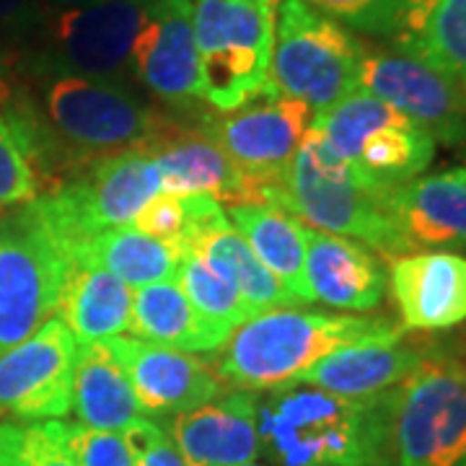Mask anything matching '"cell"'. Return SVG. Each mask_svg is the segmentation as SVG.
<instances>
[{"mask_svg": "<svg viewBox=\"0 0 466 466\" xmlns=\"http://www.w3.org/2000/svg\"><path fill=\"white\" fill-rule=\"evenodd\" d=\"M389 288L401 324L417 332H441L466 321V257L420 251L391 259Z\"/></svg>", "mask_w": 466, "mask_h": 466, "instance_id": "cell-20", "label": "cell"}, {"mask_svg": "<svg viewBox=\"0 0 466 466\" xmlns=\"http://www.w3.org/2000/svg\"><path fill=\"white\" fill-rule=\"evenodd\" d=\"M360 88L412 119L435 143L466 146V91L428 60L394 45H366Z\"/></svg>", "mask_w": 466, "mask_h": 466, "instance_id": "cell-13", "label": "cell"}, {"mask_svg": "<svg viewBox=\"0 0 466 466\" xmlns=\"http://www.w3.org/2000/svg\"><path fill=\"white\" fill-rule=\"evenodd\" d=\"M389 189L363 179L309 125L283 184L269 189L265 202L311 228L360 241L397 259L407 254V247L389 210Z\"/></svg>", "mask_w": 466, "mask_h": 466, "instance_id": "cell-3", "label": "cell"}, {"mask_svg": "<svg viewBox=\"0 0 466 466\" xmlns=\"http://www.w3.org/2000/svg\"><path fill=\"white\" fill-rule=\"evenodd\" d=\"M34 115L45 137L47 168L55 189L60 161H94L122 150H146L164 116L148 109L122 81L81 78L34 70ZM50 189V192H52Z\"/></svg>", "mask_w": 466, "mask_h": 466, "instance_id": "cell-2", "label": "cell"}, {"mask_svg": "<svg viewBox=\"0 0 466 466\" xmlns=\"http://www.w3.org/2000/svg\"><path fill=\"white\" fill-rule=\"evenodd\" d=\"M57 317L70 329L76 345L119 337L130 329L133 317L130 285L91 262L67 259Z\"/></svg>", "mask_w": 466, "mask_h": 466, "instance_id": "cell-24", "label": "cell"}, {"mask_svg": "<svg viewBox=\"0 0 466 466\" xmlns=\"http://www.w3.org/2000/svg\"><path fill=\"white\" fill-rule=\"evenodd\" d=\"M311 127L363 179L389 192L433 164V135L363 88L317 112Z\"/></svg>", "mask_w": 466, "mask_h": 466, "instance_id": "cell-8", "label": "cell"}, {"mask_svg": "<svg viewBox=\"0 0 466 466\" xmlns=\"http://www.w3.org/2000/svg\"><path fill=\"white\" fill-rule=\"evenodd\" d=\"M158 192H164V182L156 161L146 150H122L88 161L78 177L34 202L70 254L96 233L133 226L135 216Z\"/></svg>", "mask_w": 466, "mask_h": 466, "instance_id": "cell-7", "label": "cell"}, {"mask_svg": "<svg viewBox=\"0 0 466 466\" xmlns=\"http://www.w3.org/2000/svg\"><path fill=\"white\" fill-rule=\"evenodd\" d=\"M179 257V251L161 244L148 233L137 231L135 226L96 233L67 254V259L91 262L133 288L174 280Z\"/></svg>", "mask_w": 466, "mask_h": 466, "instance_id": "cell-29", "label": "cell"}, {"mask_svg": "<svg viewBox=\"0 0 466 466\" xmlns=\"http://www.w3.org/2000/svg\"><path fill=\"white\" fill-rule=\"evenodd\" d=\"M122 435L133 451L135 466H187L164 428L158 422H150L148 417L133 420Z\"/></svg>", "mask_w": 466, "mask_h": 466, "instance_id": "cell-36", "label": "cell"}, {"mask_svg": "<svg viewBox=\"0 0 466 466\" xmlns=\"http://www.w3.org/2000/svg\"><path fill=\"white\" fill-rule=\"evenodd\" d=\"M339 26L368 36L394 39L401 32L415 0H303Z\"/></svg>", "mask_w": 466, "mask_h": 466, "instance_id": "cell-32", "label": "cell"}, {"mask_svg": "<svg viewBox=\"0 0 466 466\" xmlns=\"http://www.w3.org/2000/svg\"><path fill=\"white\" fill-rule=\"evenodd\" d=\"M391 45L428 60L466 91V0H415Z\"/></svg>", "mask_w": 466, "mask_h": 466, "instance_id": "cell-28", "label": "cell"}, {"mask_svg": "<svg viewBox=\"0 0 466 466\" xmlns=\"http://www.w3.org/2000/svg\"><path fill=\"white\" fill-rule=\"evenodd\" d=\"M146 153L161 171L164 192L210 195L226 208L265 202L262 189L198 127L187 130L164 116Z\"/></svg>", "mask_w": 466, "mask_h": 466, "instance_id": "cell-18", "label": "cell"}, {"mask_svg": "<svg viewBox=\"0 0 466 466\" xmlns=\"http://www.w3.org/2000/svg\"><path fill=\"white\" fill-rule=\"evenodd\" d=\"M400 332L404 329L389 319L275 309L244 321L226 339L216 370L238 391H272L334 350Z\"/></svg>", "mask_w": 466, "mask_h": 466, "instance_id": "cell-4", "label": "cell"}, {"mask_svg": "<svg viewBox=\"0 0 466 466\" xmlns=\"http://www.w3.org/2000/svg\"><path fill=\"white\" fill-rule=\"evenodd\" d=\"M73 412L81 425L106 433H122L133 420L143 417L130 379L106 339L76 350Z\"/></svg>", "mask_w": 466, "mask_h": 466, "instance_id": "cell-25", "label": "cell"}, {"mask_svg": "<svg viewBox=\"0 0 466 466\" xmlns=\"http://www.w3.org/2000/svg\"><path fill=\"white\" fill-rule=\"evenodd\" d=\"M389 210L407 251L466 247V171L417 177L389 198Z\"/></svg>", "mask_w": 466, "mask_h": 466, "instance_id": "cell-23", "label": "cell"}, {"mask_svg": "<svg viewBox=\"0 0 466 466\" xmlns=\"http://www.w3.org/2000/svg\"><path fill=\"white\" fill-rule=\"evenodd\" d=\"M174 280L182 288L187 300L198 309L200 317L228 329V332L251 319L244 300L238 299V293L233 290V285L226 278H220L216 269L205 265L200 257H195L189 251H184L179 257Z\"/></svg>", "mask_w": 466, "mask_h": 466, "instance_id": "cell-31", "label": "cell"}, {"mask_svg": "<svg viewBox=\"0 0 466 466\" xmlns=\"http://www.w3.org/2000/svg\"><path fill=\"white\" fill-rule=\"evenodd\" d=\"M394 461L466 466V360L425 350L394 401Z\"/></svg>", "mask_w": 466, "mask_h": 466, "instance_id": "cell-9", "label": "cell"}, {"mask_svg": "<svg viewBox=\"0 0 466 466\" xmlns=\"http://www.w3.org/2000/svg\"><path fill=\"white\" fill-rule=\"evenodd\" d=\"M52 431L63 441L78 466H135L133 451L122 433L94 431L81 422L50 420Z\"/></svg>", "mask_w": 466, "mask_h": 466, "instance_id": "cell-33", "label": "cell"}, {"mask_svg": "<svg viewBox=\"0 0 466 466\" xmlns=\"http://www.w3.org/2000/svg\"><path fill=\"white\" fill-rule=\"evenodd\" d=\"M306 283L311 299L324 306L370 311L383 300L386 272L360 241L306 226Z\"/></svg>", "mask_w": 466, "mask_h": 466, "instance_id": "cell-21", "label": "cell"}, {"mask_svg": "<svg viewBox=\"0 0 466 466\" xmlns=\"http://www.w3.org/2000/svg\"><path fill=\"white\" fill-rule=\"evenodd\" d=\"M42 16L45 8L39 0H0V32L11 39H21L39 29Z\"/></svg>", "mask_w": 466, "mask_h": 466, "instance_id": "cell-37", "label": "cell"}, {"mask_svg": "<svg viewBox=\"0 0 466 466\" xmlns=\"http://www.w3.org/2000/svg\"><path fill=\"white\" fill-rule=\"evenodd\" d=\"M143 29L133 50V73L167 104L200 99V57L192 0H143Z\"/></svg>", "mask_w": 466, "mask_h": 466, "instance_id": "cell-16", "label": "cell"}, {"mask_svg": "<svg viewBox=\"0 0 466 466\" xmlns=\"http://www.w3.org/2000/svg\"><path fill=\"white\" fill-rule=\"evenodd\" d=\"M401 334L404 332L358 339L334 350L311 368H306L293 383L314 386L350 400H368L394 391L415 370L422 355V350L401 345Z\"/></svg>", "mask_w": 466, "mask_h": 466, "instance_id": "cell-22", "label": "cell"}, {"mask_svg": "<svg viewBox=\"0 0 466 466\" xmlns=\"http://www.w3.org/2000/svg\"><path fill=\"white\" fill-rule=\"evenodd\" d=\"M143 18V0H101L84 8L52 11V16L39 21L45 52L34 60V70L119 81L133 70Z\"/></svg>", "mask_w": 466, "mask_h": 466, "instance_id": "cell-11", "label": "cell"}, {"mask_svg": "<svg viewBox=\"0 0 466 466\" xmlns=\"http://www.w3.org/2000/svg\"><path fill=\"white\" fill-rule=\"evenodd\" d=\"M280 0H192L200 101L233 112L267 91Z\"/></svg>", "mask_w": 466, "mask_h": 466, "instance_id": "cell-6", "label": "cell"}, {"mask_svg": "<svg viewBox=\"0 0 466 466\" xmlns=\"http://www.w3.org/2000/svg\"><path fill=\"white\" fill-rule=\"evenodd\" d=\"M314 112L300 101L278 94H262L233 112L202 115L198 130L208 135L218 148L262 189L280 187Z\"/></svg>", "mask_w": 466, "mask_h": 466, "instance_id": "cell-12", "label": "cell"}, {"mask_svg": "<svg viewBox=\"0 0 466 466\" xmlns=\"http://www.w3.org/2000/svg\"><path fill=\"white\" fill-rule=\"evenodd\" d=\"M125 368L143 417L179 415L218 400L223 381L192 352L161 348L137 337L106 339Z\"/></svg>", "mask_w": 466, "mask_h": 466, "instance_id": "cell-15", "label": "cell"}, {"mask_svg": "<svg viewBox=\"0 0 466 466\" xmlns=\"http://www.w3.org/2000/svg\"><path fill=\"white\" fill-rule=\"evenodd\" d=\"M366 45L303 0H280L267 91L306 104L314 115L360 88Z\"/></svg>", "mask_w": 466, "mask_h": 466, "instance_id": "cell-5", "label": "cell"}, {"mask_svg": "<svg viewBox=\"0 0 466 466\" xmlns=\"http://www.w3.org/2000/svg\"><path fill=\"white\" fill-rule=\"evenodd\" d=\"M130 332L137 339L192 355L220 350L231 337L228 329L200 317L174 280L135 290Z\"/></svg>", "mask_w": 466, "mask_h": 466, "instance_id": "cell-26", "label": "cell"}, {"mask_svg": "<svg viewBox=\"0 0 466 466\" xmlns=\"http://www.w3.org/2000/svg\"><path fill=\"white\" fill-rule=\"evenodd\" d=\"M241 466H259V464H254V461H251V464H241Z\"/></svg>", "mask_w": 466, "mask_h": 466, "instance_id": "cell-41", "label": "cell"}, {"mask_svg": "<svg viewBox=\"0 0 466 466\" xmlns=\"http://www.w3.org/2000/svg\"><path fill=\"white\" fill-rule=\"evenodd\" d=\"M135 228L158 238L179 254L184 251L187 236H189V200L187 195H171L158 192L153 200L135 216Z\"/></svg>", "mask_w": 466, "mask_h": 466, "instance_id": "cell-34", "label": "cell"}, {"mask_svg": "<svg viewBox=\"0 0 466 466\" xmlns=\"http://www.w3.org/2000/svg\"><path fill=\"white\" fill-rule=\"evenodd\" d=\"M67 254L36 202L0 218V355L57 317Z\"/></svg>", "mask_w": 466, "mask_h": 466, "instance_id": "cell-10", "label": "cell"}, {"mask_svg": "<svg viewBox=\"0 0 466 466\" xmlns=\"http://www.w3.org/2000/svg\"><path fill=\"white\" fill-rule=\"evenodd\" d=\"M187 200L189 236L184 251L200 257L210 269L226 278L238 293V299L244 300L249 317H259L265 311L296 303L283 283L257 259L244 236L233 228L223 205H218L210 195H187Z\"/></svg>", "mask_w": 466, "mask_h": 466, "instance_id": "cell-17", "label": "cell"}, {"mask_svg": "<svg viewBox=\"0 0 466 466\" xmlns=\"http://www.w3.org/2000/svg\"><path fill=\"white\" fill-rule=\"evenodd\" d=\"M0 466H16L11 446V422H0Z\"/></svg>", "mask_w": 466, "mask_h": 466, "instance_id": "cell-39", "label": "cell"}, {"mask_svg": "<svg viewBox=\"0 0 466 466\" xmlns=\"http://www.w3.org/2000/svg\"><path fill=\"white\" fill-rule=\"evenodd\" d=\"M187 466H241L259 453L257 400L249 391H228L198 410L179 412L161 425Z\"/></svg>", "mask_w": 466, "mask_h": 466, "instance_id": "cell-19", "label": "cell"}, {"mask_svg": "<svg viewBox=\"0 0 466 466\" xmlns=\"http://www.w3.org/2000/svg\"><path fill=\"white\" fill-rule=\"evenodd\" d=\"M11 446L16 466H78L52 431V422H11Z\"/></svg>", "mask_w": 466, "mask_h": 466, "instance_id": "cell-35", "label": "cell"}, {"mask_svg": "<svg viewBox=\"0 0 466 466\" xmlns=\"http://www.w3.org/2000/svg\"><path fill=\"white\" fill-rule=\"evenodd\" d=\"M226 216L293 299L314 300L306 283V223L267 202L233 205Z\"/></svg>", "mask_w": 466, "mask_h": 466, "instance_id": "cell-27", "label": "cell"}, {"mask_svg": "<svg viewBox=\"0 0 466 466\" xmlns=\"http://www.w3.org/2000/svg\"><path fill=\"white\" fill-rule=\"evenodd\" d=\"M397 389L368 400L299 383L272 389L257 401L262 453L278 466H394Z\"/></svg>", "mask_w": 466, "mask_h": 466, "instance_id": "cell-1", "label": "cell"}, {"mask_svg": "<svg viewBox=\"0 0 466 466\" xmlns=\"http://www.w3.org/2000/svg\"><path fill=\"white\" fill-rule=\"evenodd\" d=\"M21 52L16 39L0 32V109L11 106L21 94Z\"/></svg>", "mask_w": 466, "mask_h": 466, "instance_id": "cell-38", "label": "cell"}, {"mask_svg": "<svg viewBox=\"0 0 466 466\" xmlns=\"http://www.w3.org/2000/svg\"><path fill=\"white\" fill-rule=\"evenodd\" d=\"M76 339L60 317L0 355V417L18 425L63 420L73 412Z\"/></svg>", "mask_w": 466, "mask_h": 466, "instance_id": "cell-14", "label": "cell"}, {"mask_svg": "<svg viewBox=\"0 0 466 466\" xmlns=\"http://www.w3.org/2000/svg\"><path fill=\"white\" fill-rule=\"evenodd\" d=\"M45 195L32 135L14 106L0 109V210H14Z\"/></svg>", "mask_w": 466, "mask_h": 466, "instance_id": "cell-30", "label": "cell"}, {"mask_svg": "<svg viewBox=\"0 0 466 466\" xmlns=\"http://www.w3.org/2000/svg\"><path fill=\"white\" fill-rule=\"evenodd\" d=\"M464 171H466V168H464Z\"/></svg>", "mask_w": 466, "mask_h": 466, "instance_id": "cell-42", "label": "cell"}, {"mask_svg": "<svg viewBox=\"0 0 466 466\" xmlns=\"http://www.w3.org/2000/svg\"><path fill=\"white\" fill-rule=\"evenodd\" d=\"M101 0H39V5H47L52 11H66V8H84V5H94Z\"/></svg>", "mask_w": 466, "mask_h": 466, "instance_id": "cell-40", "label": "cell"}]
</instances>
